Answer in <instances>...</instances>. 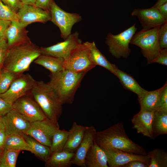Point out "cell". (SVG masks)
<instances>
[{"instance_id": "cell-1", "label": "cell", "mask_w": 167, "mask_h": 167, "mask_svg": "<svg viewBox=\"0 0 167 167\" xmlns=\"http://www.w3.org/2000/svg\"><path fill=\"white\" fill-rule=\"evenodd\" d=\"M94 141L101 148L110 147L135 154L147 155L146 150L142 146L130 139L121 123L118 122L103 131L96 132Z\"/></svg>"}, {"instance_id": "cell-2", "label": "cell", "mask_w": 167, "mask_h": 167, "mask_svg": "<svg viewBox=\"0 0 167 167\" xmlns=\"http://www.w3.org/2000/svg\"><path fill=\"white\" fill-rule=\"evenodd\" d=\"M41 54L40 48L31 41L12 46L9 49L2 71L23 74Z\"/></svg>"}, {"instance_id": "cell-3", "label": "cell", "mask_w": 167, "mask_h": 167, "mask_svg": "<svg viewBox=\"0 0 167 167\" xmlns=\"http://www.w3.org/2000/svg\"><path fill=\"white\" fill-rule=\"evenodd\" d=\"M31 94L46 117L59 128L58 120L62 113V104L53 88L48 83L36 81Z\"/></svg>"}, {"instance_id": "cell-4", "label": "cell", "mask_w": 167, "mask_h": 167, "mask_svg": "<svg viewBox=\"0 0 167 167\" xmlns=\"http://www.w3.org/2000/svg\"><path fill=\"white\" fill-rule=\"evenodd\" d=\"M86 73L65 69L50 74L48 83L56 92L62 104H72L75 93Z\"/></svg>"}, {"instance_id": "cell-5", "label": "cell", "mask_w": 167, "mask_h": 167, "mask_svg": "<svg viewBox=\"0 0 167 167\" xmlns=\"http://www.w3.org/2000/svg\"><path fill=\"white\" fill-rule=\"evenodd\" d=\"M160 27L147 30L142 29L135 34L130 42L141 48L143 55L147 59L148 64L152 63L161 49L158 38Z\"/></svg>"}, {"instance_id": "cell-6", "label": "cell", "mask_w": 167, "mask_h": 167, "mask_svg": "<svg viewBox=\"0 0 167 167\" xmlns=\"http://www.w3.org/2000/svg\"><path fill=\"white\" fill-rule=\"evenodd\" d=\"M92 42L87 41L77 46L64 61L65 69L77 72L86 73L96 66L90 59Z\"/></svg>"}, {"instance_id": "cell-7", "label": "cell", "mask_w": 167, "mask_h": 167, "mask_svg": "<svg viewBox=\"0 0 167 167\" xmlns=\"http://www.w3.org/2000/svg\"><path fill=\"white\" fill-rule=\"evenodd\" d=\"M137 29L135 24L117 35H114L111 33L107 34L105 43L108 47L109 52L113 57L117 58L128 57L131 52L129 44Z\"/></svg>"}, {"instance_id": "cell-8", "label": "cell", "mask_w": 167, "mask_h": 167, "mask_svg": "<svg viewBox=\"0 0 167 167\" xmlns=\"http://www.w3.org/2000/svg\"><path fill=\"white\" fill-rule=\"evenodd\" d=\"M49 11L51 15L50 21L58 27L61 36L64 40L71 34L73 26L82 20V17L79 14L66 12L53 0L51 1Z\"/></svg>"}, {"instance_id": "cell-9", "label": "cell", "mask_w": 167, "mask_h": 167, "mask_svg": "<svg viewBox=\"0 0 167 167\" xmlns=\"http://www.w3.org/2000/svg\"><path fill=\"white\" fill-rule=\"evenodd\" d=\"M36 81L29 74L20 75L13 81L8 90L0 96L13 104L21 97L31 94Z\"/></svg>"}, {"instance_id": "cell-10", "label": "cell", "mask_w": 167, "mask_h": 167, "mask_svg": "<svg viewBox=\"0 0 167 167\" xmlns=\"http://www.w3.org/2000/svg\"><path fill=\"white\" fill-rule=\"evenodd\" d=\"M13 109L31 123L47 118L31 94L24 96L15 101L13 104Z\"/></svg>"}, {"instance_id": "cell-11", "label": "cell", "mask_w": 167, "mask_h": 167, "mask_svg": "<svg viewBox=\"0 0 167 167\" xmlns=\"http://www.w3.org/2000/svg\"><path fill=\"white\" fill-rule=\"evenodd\" d=\"M58 129L59 127L47 118L42 120L31 122L30 128L25 134L50 147L53 135Z\"/></svg>"}, {"instance_id": "cell-12", "label": "cell", "mask_w": 167, "mask_h": 167, "mask_svg": "<svg viewBox=\"0 0 167 167\" xmlns=\"http://www.w3.org/2000/svg\"><path fill=\"white\" fill-rule=\"evenodd\" d=\"M101 148L106 154L108 165L110 167H122L129 162L135 160L140 161L149 165L150 158L147 155H143L135 154L110 147Z\"/></svg>"}, {"instance_id": "cell-13", "label": "cell", "mask_w": 167, "mask_h": 167, "mask_svg": "<svg viewBox=\"0 0 167 167\" xmlns=\"http://www.w3.org/2000/svg\"><path fill=\"white\" fill-rule=\"evenodd\" d=\"M82 41L79 38V34L75 32L70 35L65 41L46 47H40L41 54L46 55L65 59L71 51Z\"/></svg>"}, {"instance_id": "cell-14", "label": "cell", "mask_w": 167, "mask_h": 167, "mask_svg": "<svg viewBox=\"0 0 167 167\" xmlns=\"http://www.w3.org/2000/svg\"><path fill=\"white\" fill-rule=\"evenodd\" d=\"M17 13L18 21L26 27L36 22L45 23L51 19L49 11L34 5L23 4Z\"/></svg>"}, {"instance_id": "cell-15", "label": "cell", "mask_w": 167, "mask_h": 167, "mask_svg": "<svg viewBox=\"0 0 167 167\" xmlns=\"http://www.w3.org/2000/svg\"><path fill=\"white\" fill-rule=\"evenodd\" d=\"M131 15L138 17L143 30L160 26L167 22L157 9L152 6L147 9H135Z\"/></svg>"}, {"instance_id": "cell-16", "label": "cell", "mask_w": 167, "mask_h": 167, "mask_svg": "<svg viewBox=\"0 0 167 167\" xmlns=\"http://www.w3.org/2000/svg\"><path fill=\"white\" fill-rule=\"evenodd\" d=\"M2 117L7 135L15 134L22 135L25 134L31 126V122L13 109Z\"/></svg>"}, {"instance_id": "cell-17", "label": "cell", "mask_w": 167, "mask_h": 167, "mask_svg": "<svg viewBox=\"0 0 167 167\" xmlns=\"http://www.w3.org/2000/svg\"><path fill=\"white\" fill-rule=\"evenodd\" d=\"M155 111L140 109L131 120L133 125V128L136 130L138 133L151 139H154L152 125Z\"/></svg>"}, {"instance_id": "cell-18", "label": "cell", "mask_w": 167, "mask_h": 167, "mask_svg": "<svg viewBox=\"0 0 167 167\" xmlns=\"http://www.w3.org/2000/svg\"><path fill=\"white\" fill-rule=\"evenodd\" d=\"M96 132L94 126H86L83 139L75 152L72 161V165L86 167L85 157L89 149L93 144Z\"/></svg>"}, {"instance_id": "cell-19", "label": "cell", "mask_w": 167, "mask_h": 167, "mask_svg": "<svg viewBox=\"0 0 167 167\" xmlns=\"http://www.w3.org/2000/svg\"><path fill=\"white\" fill-rule=\"evenodd\" d=\"M26 27L18 21H13L7 29L6 39L9 48L15 45L31 41L28 36Z\"/></svg>"}, {"instance_id": "cell-20", "label": "cell", "mask_w": 167, "mask_h": 167, "mask_svg": "<svg viewBox=\"0 0 167 167\" xmlns=\"http://www.w3.org/2000/svg\"><path fill=\"white\" fill-rule=\"evenodd\" d=\"M86 167H108L105 152L94 141L85 158Z\"/></svg>"}, {"instance_id": "cell-21", "label": "cell", "mask_w": 167, "mask_h": 167, "mask_svg": "<svg viewBox=\"0 0 167 167\" xmlns=\"http://www.w3.org/2000/svg\"><path fill=\"white\" fill-rule=\"evenodd\" d=\"M86 127V126L73 122L68 131L67 139L63 150L75 153L83 139Z\"/></svg>"}, {"instance_id": "cell-22", "label": "cell", "mask_w": 167, "mask_h": 167, "mask_svg": "<svg viewBox=\"0 0 167 167\" xmlns=\"http://www.w3.org/2000/svg\"><path fill=\"white\" fill-rule=\"evenodd\" d=\"M116 75L121 84L126 89L136 94L138 99L141 98L147 90L142 88L135 79L130 75L119 69L116 66Z\"/></svg>"}, {"instance_id": "cell-23", "label": "cell", "mask_w": 167, "mask_h": 167, "mask_svg": "<svg viewBox=\"0 0 167 167\" xmlns=\"http://www.w3.org/2000/svg\"><path fill=\"white\" fill-rule=\"evenodd\" d=\"M75 153L62 150L51 154L45 162L46 167H69L72 165V161Z\"/></svg>"}, {"instance_id": "cell-24", "label": "cell", "mask_w": 167, "mask_h": 167, "mask_svg": "<svg viewBox=\"0 0 167 167\" xmlns=\"http://www.w3.org/2000/svg\"><path fill=\"white\" fill-rule=\"evenodd\" d=\"M64 61V59L62 58L41 54L34 60V62L49 70L51 74H54L65 69Z\"/></svg>"}, {"instance_id": "cell-25", "label": "cell", "mask_w": 167, "mask_h": 167, "mask_svg": "<svg viewBox=\"0 0 167 167\" xmlns=\"http://www.w3.org/2000/svg\"><path fill=\"white\" fill-rule=\"evenodd\" d=\"M167 86L166 81L165 84L160 88L151 91L147 90L141 98L138 99L140 109L155 110L161 93Z\"/></svg>"}, {"instance_id": "cell-26", "label": "cell", "mask_w": 167, "mask_h": 167, "mask_svg": "<svg viewBox=\"0 0 167 167\" xmlns=\"http://www.w3.org/2000/svg\"><path fill=\"white\" fill-rule=\"evenodd\" d=\"M90 56L91 61L96 66L99 65L109 70L115 75L116 65L111 63L106 57L100 52L95 42H92Z\"/></svg>"}, {"instance_id": "cell-27", "label": "cell", "mask_w": 167, "mask_h": 167, "mask_svg": "<svg viewBox=\"0 0 167 167\" xmlns=\"http://www.w3.org/2000/svg\"><path fill=\"white\" fill-rule=\"evenodd\" d=\"M22 135L30 145L32 153L38 159L45 162L50 156V147L41 143L28 135L24 134Z\"/></svg>"}, {"instance_id": "cell-28", "label": "cell", "mask_w": 167, "mask_h": 167, "mask_svg": "<svg viewBox=\"0 0 167 167\" xmlns=\"http://www.w3.org/2000/svg\"><path fill=\"white\" fill-rule=\"evenodd\" d=\"M4 149L19 151L25 150L33 153L30 145L25 141L23 136L18 135L11 134L7 135Z\"/></svg>"}, {"instance_id": "cell-29", "label": "cell", "mask_w": 167, "mask_h": 167, "mask_svg": "<svg viewBox=\"0 0 167 167\" xmlns=\"http://www.w3.org/2000/svg\"><path fill=\"white\" fill-rule=\"evenodd\" d=\"M152 130L154 139L157 136L167 134V112L155 111Z\"/></svg>"}, {"instance_id": "cell-30", "label": "cell", "mask_w": 167, "mask_h": 167, "mask_svg": "<svg viewBox=\"0 0 167 167\" xmlns=\"http://www.w3.org/2000/svg\"><path fill=\"white\" fill-rule=\"evenodd\" d=\"M147 154L150 158L148 167H167V153L165 150L156 148Z\"/></svg>"}, {"instance_id": "cell-31", "label": "cell", "mask_w": 167, "mask_h": 167, "mask_svg": "<svg viewBox=\"0 0 167 167\" xmlns=\"http://www.w3.org/2000/svg\"><path fill=\"white\" fill-rule=\"evenodd\" d=\"M68 131L58 129L54 133L51 146L50 155L57 152L63 150L66 142Z\"/></svg>"}, {"instance_id": "cell-32", "label": "cell", "mask_w": 167, "mask_h": 167, "mask_svg": "<svg viewBox=\"0 0 167 167\" xmlns=\"http://www.w3.org/2000/svg\"><path fill=\"white\" fill-rule=\"evenodd\" d=\"M20 151L4 149L0 158V167H15Z\"/></svg>"}, {"instance_id": "cell-33", "label": "cell", "mask_w": 167, "mask_h": 167, "mask_svg": "<svg viewBox=\"0 0 167 167\" xmlns=\"http://www.w3.org/2000/svg\"><path fill=\"white\" fill-rule=\"evenodd\" d=\"M19 75L8 72H0V95L8 90L13 81Z\"/></svg>"}, {"instance_id": "cell-34", "label": "cell", "mask_w": 167, "mask_h": 167, "mask_svg": "<svg viewBox=\"0 0 167 167\" xmlns=\"http://www.w3.org/2000/svg\"><path fill=\"white\" fill-rule=\"evenodd\" d=\"M0 19L10 21H18L17 12L4 4L0 0Z\"/></svg>"}, {"instance_id": "cell-35", "label": "cell", "mask_w": 167, "mask_h": 167, "mask_svg": "<svg viewBox=\"0 0 167 167\" xmlns=\"http://www.w3.org/2000/svg\"><path fill=\"white\" fill-rule=\"evenodd\" d=\"M158 38L160 49L167 48V22L160 26Z\"/></svg>"}, {"instance_id": "cell-36", "label": "cell", "mask_w": 167, "mask_h": 167, "mask_svg": "<svg viewBox=\"0 0 167 167\" xmlns=\"http://www.w3.org/2000/svg\"><path fill=\"white\" fill-rule=\"evenodd\" d=\"M9 49L6 39L0 40V72L2 70Z\"/></svg>"}, {"instance_id": "cell-37", "label": "cell", "mask_w": 167, "mask_h": 167, "mask_svg": "<svg viewBox=\"0 0 167 167\" xmlns=\"http://www.w3.org/2000/svg\"><path fill=\"white\" fill-rule=\"evenodd\" d=\"M155 110L167 112V86L161 93Z\"/></svg>"}, {"instance_id": "cell-38", "label": "cell", "mask_w": 167, "mask_h": 167, "mask_svg": "<svg viewBox=\"0 0 167 167\" xmlns=\"http://www.w3.org/2000/svg\"><path fill=\"white\" fill-rule=\"evenodd\" d=\"M12 109L13 104L5 100L0 96V116H4Z\"/></svg>"}, {"instance_id": "cell-39", "label": "cell", "mask_w": 167, "mask_h": 167, "mask_svg": "<svg viewBox=\"0 0 167 167\" xmlns=\"http://www.w3.org/2000/svg\"><path fill=\"white\" fill-rule=\"evenodd\" d=\"M153 63L167 65V48L161 49L158 56L152 61V63Z\"/></svg>"}, {"instance_id": "cell-40", "label": "cell", "mask_w": 167, "mask_h": 167, "mask_svg": "<svg viewBox=\"0 0 167 167\" xmlns=\"http://www.w3.org/2000/svg\"><path fill=\"white\" fill-rule=\"evenodd\" d=\"M1 0L4 4L8 6L16 12H17L23 5L20 0Z\"/></svg>"}, {"instance_id": "cell-41", "label": "cell", "mask_w": 167, "mask_h": 167, "mask_svg": "<svg viewBox=\"0 0 167 167\" xmlns=\"http://www.w3.org/2000/svg\"><path fill=\"white\" fill-rule=\"evenodd\" d=\"M11 21L0 19V40L6 39V33Z\"/></svg>"}, {"instance_id": "cell-42", "label": "cell", "mask_w": 167, "mask_h": 167, "mask_svg": "<svg viewBox=\"0 0 167 167\" xmlns=\"http://www.w3.org/2000/svg\"><path fill=\"white\" fill-rule=\"evenodd\" d=\"M149 165L145 162L138 160L131 161L122 167H148Z\"/></svg>"}, {"instance_id": "cell-43", "label": "cell", "mask_w": 167, "mask_h": 167, "mask_svg": "<svg viewBox=\"0 0 167 167\" xmlns=\"http://www.w3.org/2000/svg\"><path fill=\"white\" fill-rule=\"evenodd\" d=\"M52 0H36L35 6L44 10L49 11Z\"/></svg>"}, {"instance_id": "cell-44", "label": "cell", "mask_w": 167, "mask_h": 167, "mask_svg": "<svg viewBox=\"0 0 167 167\" xmlns=\"http://www.w3.org/2000/svg\"><path fill=\"white\" fill-rule=\"evenodd\" d=\"M5 129L0 130V154L1 155L4 149V146L7 135Z\"/></svg>"}, {"instance_id": "cell-45", "label": "cell", "mask_w": 167, "mask_h": 167, "mask_svg": "<svg viewBox=\"0 0 167 167\" xmlns=\"http://www.w3.org/2000/svg\"><path fill=\"white\" fill-rule=\"evenodd\" d=\"M157 9L165 20H167V2L160 6Z\"/></svg>"}, {"instance_id": "cell-46", "label": "cell", "mask_w": 167, "mask_h": 167, "mask_svg": "<svg viewBox=\"0 0 167 167\" xmlns=\"http://www.w3.org/2000/svg\"><path fill=\"white\" fill-rule=\"evenodd\" d=\"M167 2V0H157L153 7L157 8L160 6Z\"/></svg>"}, {"instance_id": "cell-47", "label": "cell", "mask_w": 167, "mask_h": 167, "mask_svg": "<svg viewBox=\"0 0 167 167\" xmlns=\"http://www.w3.org/2000/svg\"><path fill=\"white\" fill-rule=\"evenodd\" d=\"M24 4L35 6L36 0H20Z\"/></svg>"}, {"instance_id": "cell-48", "label": "cell", "mask_w": 167, "mask_h": 167, "mask_svg": "<svg viewBox=\"0 0 167 167\" xmlns=\"http://www.w3.org/2000/svg\"><path fill=\"white\" fill-rule=\"evenodd\" d=\"M5 129L2 117L0 116V130Z\"/></svg>"}, {"instance_id": "cell-49", "label": "cell", "mask_w": 167, "mask_h": 167, "mask_svg": "<svg viewBox=\"0 0 167 167\" xmlns=\"http://www.w3.org/2000/svg\"></svg>"}]
</instances>
